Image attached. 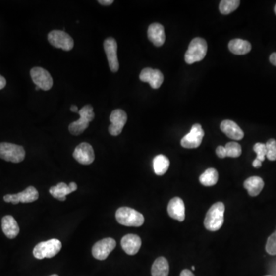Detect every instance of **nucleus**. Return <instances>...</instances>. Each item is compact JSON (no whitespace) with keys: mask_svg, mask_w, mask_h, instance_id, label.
I'll use <instances>...</instances> for the list:
<instances>
[{"mask_svg":"<svg viewBox=\"0 0 276 276\" xmlns=\"http://www.w3.org/2000/svg\"><path fill=\"white\" fill-rule=\"evenodd\" d=\"M116 241L112 238H105L97 242L92 247V255L98 260H105L116 247Z\"/></svg>","mask_w":276,"mask_h":276,"instance_id":"9d476101","label":"nucleus"},{"mask_svg":"<svg viewBox=\"0 0 276 276\" xmlns=\"http://www.w3.org/2000/svg\"><path fill=\"white\" fill-rule=\"evenodd\" d=\"M32 81L36 86L44 91L51 89L53 85V80L49 71L40 67L32 68L30 71Z\"/></svg>","mask_w":276,"mask_h":276,"instance_id":"1a4fd4ad","label":"nucleus"},{"mask_svg":"<svg viewBox=\"0 0 276 276\" xmlns=\"http://www.w3.org/2000/svg\"><path fill=\"white\" fill-rule=\"evenodd\" d=\"M78 113H79L80 117H83V118L86 119L89 122H92V120L95 118L93 107L90 105L84 106L82 109H80Z\"/></svg>","mask_w":276,"mask_h":276,"instance_id":"c756f323","label":"nucleus"},{"mask_svg":"<svg viewBox=\"0 0 276 276\" xmlns=\"http://www.w3.org/2000/svg\"><path fill=\"white\" fill-rule=\"evenodd\" d=\"M104 50L107 55L109 68L112 72H117L119 69L117 58V43L113 38H108L104 42Z\"/></svg>","mask_w":276,"mask_h":276,"instance_id":"9b49d317","label":"nucleus"},{"mask_svg":"<svg viewBox=\"0 0 276 276\" xmlns=\"http://www.w3.org/2000/svg\"><path fill=\"white\" fill-rule=\"evenodd\" d=\"M61 241L57 239H52L46 242H39L33 249V255L38 259H43L45 258L54 257L61 251Z\"/></svg>","mask_w":276,"mask_h":276,"instance_id":"39448f33","label":"nucleus"},{"mask_svg":"<svg viewBox=\"0 0 276 276\" xmlns=\"http://www.w3.org/2000/svg\"><path fill=\"white\" fill-rule=\"evenodd\" d=\"M264 181L259 176H251L244 182V187L251 197H256L264 187Z\"/></svg>","mask_w":276,"mask_h":276,"instance_id":"aec40b11","label":"nucleus"},{"mask_svg":"<svg viewBox=\"0 0 276 276\" xmlns=\"http://www.w3.org/2000/svg\"><path fill=\"white\" fill-rule=\"evenodd\" d=\"M229 50L235 55H246L252 50L249 42L243 39H232L229 43Z\"/></svg>","mask_w":276,"mask_h":276,"instance_id":"412c9836","label":"nucleus"},{"mask_svg":"<svg viewBox=\"0 0 276 276\" xmlns=\"http://www.w3.org/2000/svg\"><path fill=\"white\" fill-rule=\"evenodd\" d=\"M240 5L239 0H222L220 3V12L222 15H228L237 9Z\"/></svg>","mask_w":276,"mask_h":276,"instance_id":"bb28decb","label":"nucleus"},{"mask_svg":"<svg viewBox=\"0 0 276 276\" xmlns=\"http://www.w3.org/2000/svg\"><path fill=\"white\" fill-rule=\"evenodd\" d=\"M221 131L231 139L240 141L244 137V132L236 123L232 120H225L221 123Z\"/></svg>","mask_w":276,"mask_h":276,"instance_id":"a211bd4d","label":"nucleus"},{"mask_svg":"<svg viewBox=\"0 0 276 276\" xmlns=\"http://www.w3.org/2000/svg\"><path fill=\"white\" fill-rule=\"evenodd\" d=\"M253 151L257 154L256 159L259 160L262 162L265 161L266 157V144L263 143H256L253 147Z\"/></svg>","mask_w":276,"mask_h":276,"instance_id":"2f4dec72","label":"nucleus"},{"mask_svg":"<svg viewBox=\"0 0 276 276\" xmlns=\"http://www.w3.org/2000/svg\"><path fill=\"white\" fill-rule=\"evenodd\" d=\"M180 276H195L194 274L192 273L190 270H183V271L180 273Z\"/></svg>","mask_w":276,"mask_h":276,"instance_id":"f704fd0d","label":"nucleus"},{"mask_svg":"<svg viewBox=\"0 0 276 276\" xmlns=\"http://www.w3.org/2000/svg\"><path fill=\"white\" fill-rule=\"evenodd\" d=\"M121 247L127 255L134 256L138 253L141 247V239L137 235L128 234L124 235L120 242Z\"/></svg>","mask_w":276,"mask_h":276,"instance_id":"2eb2a0df","label":"nucleus"},{"mask_svg":"<svg viewBox=\"0 0 276 276\" xmlns=\"http://www.w3.org/2000/svg\"><path fill=\"white\" fill-rule=\"evenodd\" d=\"M58 276V275L54 274V275H52V276Z\"/></svg>","mask_w":276,"mask_h":276,"instance_id":"c03bdc74","label":"nucleus"},{"mask_svg":"<svg viewBox=\"0 0 276 276\" xmlns=\"http://www.w3.org/2000/svg\"><path fill=\"white\" fill-rule=\"evenodd\" d=\"M224 213L225 205L222 202H217L210 207L204 220L206 229L211 232H215L221 229L224 222Z\"/></svg>","mask_w":276,"mask_h":276,"instance_id":"f257e3e1","label":"nucleus"},{"mask_svg":"<svg viewBox=\"0 0 276 276\" xmlns=\"http://www.w3.org/2000/svg\"><path fill=\"white\" fill-rule=\"evenodd\" d=\"M266 158L270 161H276V141L273 138L269 140L266 144Z\"/></svg>","mask_w":276,"mask_h":276,"instance_id":"c85d7f7f","label":"nucleus"},{"mask_svg":"<svg viewBox=\"0 0 276 276\" xmlns=\"http://www.w3.org/2000/svg\"><path fill=\"white\" fill-rule=\"evenodd\" d=\"M89 121L83 117H80L76 121L71 123L68 130L73 135L78 136L82 134L89 126Z\"/></svg>","mask_w":276,"mask_h":276,"instance_id":"a878e982","label":"nucleus"},{"mask_svg":"<svg viewBox=\"0 0 276 276\" xmlns=\"http://www.w3.org/2000/svg\"><path fill=\"white\" fill-rule=\"evenodd\" d=\"M266 250L269 254L272 255V256L276 255V232L272 234L268 239Z\"/></svg>","mask_w":276,"mask_h":276,"instance_id":"7c9ffc66","label":"nucleus"},{"mask_svg":"<svg viewBox=\"0 0 276 276\" xmlns=\"http://www.w3.org/2000/svg\"><path fill=\"white\" fill-rule=\"evenodd\" d=\"M204 137V131L201 125L199 124H194L188 134L182 138L180 144L182 147L187 149H193L200 147Z\"/></svg>","mask_w":276,"mask_h":276,"instance_id":"6e6552de","label":"nucleus"},{"mask_svg":"<svg viewBox=\"0 0 276 276\" xmlns=\"http://www.w3.org/2000/svg\"><path fill=\"white\" fill-rule=\"evenodd\" d=\"M148 36L150 41L157 46H163L165 43V28L160 23H153L148 28Z\"/></svg>","mask_w":276,"mask_h":276,"instance_id":"f3484780","label":"nucleus"},{"mask_svg":"<svg viewBox=\"0 0 276 276\" xmlns=\"http://www.w3.org/2000/svg\"><path fill=\"white\" fill-rule=\"evenodd\" d=\"M217 156L220 158H226V151H225V147L222 146H219L216 150Z\"/></svg>","mask_w":276,"mask_h":276,"instance_id":"473e14b6","label":"nucleus"},{"mask_svg":"<svg viewBox=\"0 0 276 276\" xmlns=\"http://www.w3.org/2000/svg\"><path fill=\"white\" fill-rule=\"evenodd\" d=\"M167 212L171 218L183 222L185 220V205L182 199L180 197L172 199L168 204Z\"/></svg>","mask_w":276,"mask_h":276,"instance_id":"dca6fc26","label":"nucleus"},{"mask_svg":"<svg viewBox=\"0 0 276 276\" xmlns=\"http://www.w3.org/2000/svg\"><path fill=\"white\" fill-rule=\"evenodd\" d=\"M253 166H254L255 168H259L261 167L262 166V161H259L258 159H255L253 162Z\"/></svg>","mask_w":276,"mask_h":276,"instance_id":"4c0bfd02","label":"nucleus"},{"mask_svg":"<svg viewBox=\"0 0 276 276\" xmlns=\"http://www.w3.org/2000/svg\"><path fill=\"white\" fill-rule=\"evenodd\" d=\"M116 220L125 226L139 227L144 222V217L141 213L130 207H120L116 211Z\"/></svg>","mask_w":276,"mask_h":276,"instance_id":"f03ea898","label":"nucleus"},{"mask_svg":"<svg viewBox=\"0 0 276 276\" xmlns=\"http://www.w3.org/2000/svg\"><path fill=\"white\" fill-rule=\"evenodd\" d=\"M270 61L273 65L276 66V53H273V54L270 55Z\"/></svg>","mask_w":276,"mask_h":276,"instance_id":"e433bc0d","label":"nucleus"},{"mask_svg":"<svg viewBox=\"0 0 276 276\" xmlns=\"http://www.w3.org/2000/svg\"><path fill=\"white\" fill-rule=\"evenodd\" d=\"M39 89H40V88H39V87H37V86L36 87V91H39Z\"/></svg>","mask_w":276,"mask_h":276,"instance_id":"a19ab883","label":"nucleus"},{"mask_svg":"<svg viewBox=\"0 0 276 276\" xmlns=\"http://www.w3.org/2000/svg\"><path fill=\"white\" fill-rule=\"evenodd\" d=\"M50 194L57 200L64 201L67 195L72 193L68 185L64 183H59L55 186H52L50 190Z\"/></svg>","mask_w":276,"mask_h":276,"instance_id":"b1692460","label":"nucleus"},{"mask_svg":"<svg viewBox=\"0 0 276 276\" xmlns=\"http://www.w3.org/2000/svg\"><path fill=\"white\" fill-rule=\"evenodd\" d=\"M274 10H275V13H276V5H275V9H274Z\"/></svg>","mask_w":276,"mask_h":276,"instance_id":"37998d69","label":"nucleus"},{"mask_svg":"<svg viewBox=\"0 0 276 276\" xmlns=\"http://www.w3.org/2000/svg\"><path fill=\"white\" fill-rule=\"evenodd\" d=\"M169 161L166 156L160 154L153 160V168L155 174L162 176L165 174L169 169Z\"/></svg>","mask_w":276,"mask_h":276,"instance_id":"5701e85b","label":"nucleus"},{"mask_svg":"<svg viewBox=\"0 0 276 276\" xmlns=\"http://www.w3.org/2000/svg\"><path fill=\"white\" fill-rule=\"evenodd\" d=\"M71 111L75 112V113H78V109L76 105H72L71 107Z\"/></svg>","mask_w":276,"mask_h":276,"instance_id":"ea45409f","label":"nucleus"},{"mask_svg":"<svg viewBox=\"0 0 276 276\" xmlns=\"http://www.w3.org/2000/svg\"><path fill=\"white\" fill-rule=\"evenodd\" d=\"M39 197V192L34 186H29L26 190L16 194L5 195L3 199L4 201L12 204H18L19 203L29 204L37 200Z\"/></svg>","mask_w":276,"mask_h":276,"instance_id":"0eeeda50","label":"nucleus"},{"mask_svg":"<svg viewBox=\"0 0 276 276\" xmlns=\"http://www.w3.org/2000/svg\"><path fill=\"white\" fill-rule=\"evenodd\" d=\"M113 2V0H99V3L102 5H110Z\"/></svg>","mask_w":276,"mask_h":276,"instance_id":"c9c22d12","label":"nucleus"},{"mask_svg":"<svg viewBox=\"0 0 276 276\" xmlns=\"http://www.w3.org/2000/svg\"><path fill=\"white\" fill-rule=\"evenodd\" d=\"M48 40L52 46L61 49L64 51H70L74 47V40L72 38L64 31H52L48 35Z\"/></svg>","mask_w":276,"mask_h":276,"instance_id":"423d86ee","label":"nucleus"},{"mask_svg":"<svg viewBox=\"0 0 276 276\" xmlns=\"http://www.w3.org/2000/svg\"><path fill=\"white\" fill-rule=\"evenodd\" d=\"M26 151L22 146L11 143H0V158L12 163H20L25 159Z\"/></svg>","mask_w":276,"mask_h":276,"instance_id":"20e7f679","label":"nucleus"},{"mask_svg":"<svg viewBox=\"0 0 276 276\" xmlns=\"http://www.w3.org/2000/svg\"><path fill=\"white\" fill-rule=\"evenodd\" d=\"M192 270H193V271H194V270H195V266H192Z\"/></svg>","mask_w":276,"mask_h":276,"instance_id":"79ce46f5","label":"nucleus"},{"mask_svg":"<svg viewBox=\"0 0 276 276\" xmlns=\"http://www.w3.org/2000/svg\"><path fill=\"white\" fill-rule=\"evenodd\" d=\"M109 119H110V125L109 126V131L110 135H119L122 132L123 128L127 123V113L121 109H116L111 112Z\"/></svg>","mask_w":276,"mask_h":276,"instance_id":"f8f14e48","label":"nucleus"},{"mask_svg":"<svg viewBox=\"0 0 276 276\" xmlns=\"http://www.w3.org/2000/svg\"><path fill=\"white\" fill-rule=\"evenodd\" d=\"M68 186H69L70 189H71V191L73 192H75V190H77V189H78V186H77L76 183H74V182H71V183H70L69 184H68Z\"/></svg>","mask_w":276,"mask_h":276,"instance_id":"58836bf2","label":"nucleus"},{"mask_svg":"<svg viewBox=\"0 0 276 276\" xmlns=\"http://www.w3.org/2000/svg\"><path fill=\"white\" fill-rule=\"evenodd\" d=\"M169 266L166 258L161 256L154 261L151 268L152 276H168Z\"/></svg>","mask_w":276,"mask_h":276,"instance_id":"4be33fe9","label":"nucleus"},{"mask_svg":"<svg viewBox=\"0 0 276 276\" xmlns=\"http://www.w3.org/2000/svg\"><path fill=\"white\" fill-rule=\"evenodd\" d=\"M140 80L141 82L149 83L153 89H158L164 82V75L161 71L146 68L141 71L140 74Z\"/></svg>","mask_w":276,"mask_h":276,"instance_id":"4468645a","label":"nucleus"},{"mask_svg":"<svg viewBox=\"0 0 276 276\" xmlns=\"http://www.w3.org/2000/svg\"><path fill=\"white\" fill-rule=\"evenodd\" d=\"M5 85H6V80L5 79L4 77L0 75V90H2L5 88Z\"/></svg>","mask_w":276,"mask_h":276,"instance_id":"72a5a7b5","label":"nucleus"},{"mask_svg":"<svg viewBox=\"0 0 276 276\" xmlns=\"http://www.w3.org/2000/svg\"></svg>","mask_w":276,"mask_h":276,"instance_id":"a18cd8bd","label":"nucleus"},{"mask_svg":"<svg viewBox=\"0 0 276 276\" xmlns=\"http://www.w3.org/2000/svg\"><path fill=\"white\" fill-rule=\"evenodd\" d=\"M225 149L226 151V157L229 158H239L242 154L240 144L236 142L227 143L225 146Z\"/></svg>","mask_w":276,"mask_h":276,"instance_id":"cd10ccee","label":"nucleus"},{"mask_svg":"<svg viewBox=\"0 0 276 276\" xmlns=\"http://www.w3.org/2000/svg\"><path fill=\"white\" fill-rule=\"evenodd\" d=\"M219 174L217 169L214 168H209L202 173L200 176V182L205 186H212L217 184L218 181Z\"/></svg>","mask_w":276,"mask_h":276,"instance_id":"393cba45","label":"nucleus"},{"mask_svg":"<svg viewBox=\"0 0 276 276\" xmlns=\"http://www.w3.org/2000/svg\"><path fill=\"white\" fill-rule=\"evenodd\" d=\"M207 53V42L202 38H195L190 42L188 50L185 54V61L192 64L202 61Z\"/></svg>","mask_w":276,"mask_h":276,"instance_id":"7ed1b4c3","label":"nucleus"},{"mask_svg":"<svg viewBox=\"0 0 276 276\" xmlns=\"http://www.w3.org/2000/svg\"><path fill=\"white\" fill-rule=\"evenodd\" d=\"M73 157L81 165H89L95 161V152L91 144L82 143L75 148Z\"/></svg>","mask_w":276,"mask_h":276,"instance_id":"ddd939ff","label":"nucleus"},{"mask_svg":"<svg viewBox=\"0 0 276 276\" xmlns=\"http://www.w3.org/2000/svg\"><path fill=\"white\" fill-rule=\"evenodd\" d=\"M2 232L9 239H15L19 233V225L12 216H5L2 218Z\"/></svg>","mask_w":276,"mask_h":276,"instance_id":"6ab92c4d","label":"nucleus"}]
</instances>
